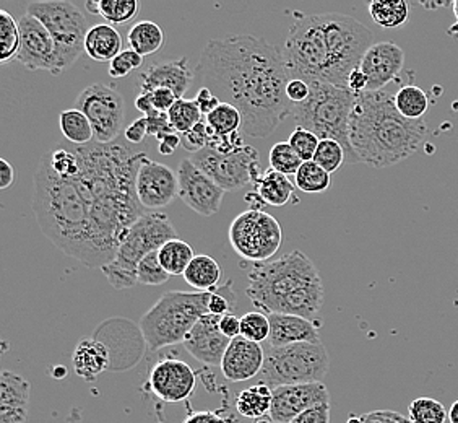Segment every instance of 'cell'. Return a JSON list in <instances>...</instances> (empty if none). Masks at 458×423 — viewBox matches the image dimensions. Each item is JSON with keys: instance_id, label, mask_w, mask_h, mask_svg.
Masks as SVG:
<instances>
[{"instance_id": "61", "label": "cell", "mask_w": 458, "mask_h": 423, "mask_svg": "<svg viewBox=\"0 0 458 423\" xmlns=\"http://www.w3.org/2000/svg\"><path fill=\"white\" fill-rule=\"evenodd\" d=\"M85 7H87L91 15H99V0H89L85 4Z\"/></svg>"}, {"instance_id": "15", "label": "cell", "mask_w": 458, "mask_h": 423, "mask_svg": "<svg viewBox=\"0 0 458 423\" xmlns=\"http://www.w3.org/2000/svg\"><path fill=\"white\" fill-rule=\"evenodd\" d=\"M197 375L189 363L177 358H165L151 367L148 389L151 394L166 402L181 404L194 394Z\"/></svg>"}, {"instance_id": "7", "label": "cell", "mask_w": 458, "mask_h": 423, "mask_svg": "<svg viewBox=\"0 0 458 423\" xmlns=\"http://www.w3.org/2000/svg\"><path fill=\"white\" fill-rule=\"evenodd\" d=\"M216 290V289H215ZM213 291H166L140 319V331L150 352L184 344L200 317L208 315Z\"/></svg>"}, {"instance_id": "62", "label": "cell", "mask_w": 458, "mask_h": 423, "mask_svg": "<svg viewBox=\"0 0 458 423\" xmlns=\"http://www.w3.org/2000/svg\"><path fill=\"white\" fill-rule=\"evenodd\" d=\"M450 423H458V401H455L449 410Z\"/></svg>"}, {"instance_id": "58", "label": "cell", "mask_w": 458, "mask_h": 423, "mask_svg": "<svg viewBox=\"0 0 458 423\" xmlns=\"http://www.w3.org/2000/svg\"><path fill=\"white\" fill-rule=\"evenodd\" d=\"M346 89L352 90L354 95L368 91V79H366V75L362 73V71L360 69V67H358V69H354V71L352 72V75L348 77Z\"/></svg>"}, {"instance_id": "11", "label": "cell", "mask_w": 458, "mask_h": 423, "mask_svg": "<svg viewBox=\"0 0 458 423\" xmlns=\"http://www.w3.org/2000/svg\"><path fill=\"white\" fill-rule=\"evenodd\" d=\"M228 238L238 256L254 264L267 263L282 246V225L268 212L247 209L231 221Z\"/></svg>"}, {"instance_id": "42", "label": "cell", "mask_w": 458, "mask_h": 423, "mask_svg": "<svg viewBox=\"0 0 458 423\" xmlns=\"http://www.w3.org/2000/svg\"><path fill=\"white\" fill-rule=\"evenodd\" d=\"M241 335L257 344H262L270 337V319L262 311L246 313L241 317Z\"/></svg>"}, {"instance_id": "31", "label": "cell", "mask_w": 458, "mask_h": 423, "mask_svg": "<svg viewBox=\"0 0 458 423\" xmlns=\"http://www.w3.org/2000/svg\"><path fill=\"white\" fill-rule=\"evenodd\" d=\"M368 9L374 23L384 30L403 27L410 18L405 0H374Z\"/></svg>"}, {"instance_id": "22", "label": "cell", "mask_w": 458, "mask_h": 423, "mask_svg": "<svg viewBox=\"0 0 458 423\" xmlns=\"http://www.w3.org/2000/svg\"><path fill=\"white\" fill-rule=\"evenodd\" d=\"M194 80V71L189 67L187 57H181L176 61L151 64L140 75V89L143 93L158 89L171 90L177 99H181L192 87Z\"/></svg>"}, {"instance_id": "8", "label": "cell", "mask_w": 458, "mask_h": 423, "mask_svg": "<svg viewBox=\"0 0 458 423\" xmlns=\"http://www.w3.org/2000/svg\"><path fill=\"white\" fill-rule=\"evenodd\" d=\"M174 238H177L176 229L166 213H143L127 231L113 263L105 265L101 271L115 290L132 289L135 283H139L137 269L141 259Z\"/></svg>"}, {"instance_id": "13", "label": "cell", "mask_w": 458, "mask_h": 423, "mask_svg": "<svg viewBox=\"0 0 458 423\" xmlns=\"http://www.w3.org/2000/svg\"><path fill=\"white\" fill-rule=\"evenodd\" d=\"M75 108L89 117L97 143H113L119 137L123 131L125 103L114 87L105 83L89 85L80 93Z\"/></svg>"}, {"instance_id": "14", "label": "cell", "mask_w": 458, "mask_h": 423, "mask_svg": "<svg viewBox=\"0 0 458 423\" xmlns=\"http://www.w3.org/2000/svg\"><path fill=\"white\" fill-rule=\"evenodd\" d=\"M179 199L202 217H212L218 213L225 197V189L207 177L200 168L195 167L192 160H182L177 168Z\"/></svg>"}, {"instance_id": "55", "label": "cell", "mask_w": 458, "mask_h": 423, "mask_svg": "<svg viewBox=\"0 0 458 423\" xmlns=\"http://www.w3.org/2000/svg\"><path fill=\"white\" fill-rule=\"evenodd\" d=\"M220 331L228 337L229 341L236 339L241 335V317L236 316L234 313L221 316Z\"/></svg>"}, {"instance_id": "19", "label": "cell", "mask_w": 458, "mask_h": 423, "mask_svg": "<svg viewBox=\"0 0 458 423\" xmlns=\"http://www.w3.org/2000/svg\"><path fill=\"white\" fill-rule=\"evenodd\" d=\"M403 65L405 53L400 46L390 41L374 43L360 64V69L368 79V91H382L402 73Z\"/></svg>"}, {"instance_id": "6", "label": "cell", "mask_w": 458, "mask_h": 423, "mask_svg": "<svg viewBox=\"0 0 458 423\" xmlns=\"http://www.w3.org/2000/svg\"><path fill=\"white\" fill-rule=\"evenodd\" d=\"M310 95L301 105L293 108V121L296 127H304L316 134L320 141H336L344 151L346 161L356 163L350 145V117L356 95L346 87L312 82Z\"/></svg>"}, {"instance_id": "5", "label": "cell", "mask_w": 458, "mask_h": 423, "mask_svg": "<svg viewBox=\"0 0 458 423\" xmlns=\"http://www.w3.org/2000/svg\"><path fill=\"white\" fill-rule=\"evenodd\" d=\"M246 295L262 313L312 317L324 305V282L318 267L302 251L252 265Z\"/></svg>"}, {"instance_id": "46", "label": "cell", "mask_w": 458, "mask_h": 423, "mask_svg": "<svg viewBox=\"0 0 458 423\" xmlns=\"http://www.w3.org/2000/svg\"><path fill=\"white\" fill-rule=\"evenodd\" d=\"M236 303H238V297L233 289V281H228L223 287L213 290L212 298L208 303V313L216 316L231 315L236 308Z\"/></svg>"}, {"instance_id": "51", "label": "cell", "mask_w": 458, "mask_h": 423, "mask_svg": "<svg viewBox=\"0 0 458 423\" xmlns=\"http://www.w3.org/2000/svg\"><path fill=\"white\" fill-rule=\"evenodd\" d=\"M291 423H330V404L312 407L298 415Z\"/></svg>"}, {"instance_id": "59", "label": "cell", "mask_w": 458, "mask_h": 423, "mask_svg": "<svg viewBox=\"0 0 458 423\" xmlns=\"http://www.w3.org/2000/svg\"><path fill=\"white\" fill-rule=\"evenodd\" d=\"M15 168L5 159L0 160V189H7L13 185Z\"/></svg>"}, {"instance_id": "64", "label": "cell", "mask_w": 458, "mask_h": 423, "mask_svg": "<svg viewBox=\"0 0 458 423\" xmlns=\"http://www.w3.org/2000/svg\"><path fill=\"white\" fill-rule=\"evenodd\" d=\"M256 423H275L270 417H264V419H259Z\"/></svg>"}, {"instance_id": "47", "label": "cell", "mask_w": 458, "mask_h": 423, "mask_svg": "<svg viewBox=\"0 0 458 423\" xmlns=\"http://www.w3.org/2000/svg\"><path fill=\"white\" fill-rule=\"evenodd\" d=\"M141 65H143V57L129 47V49H123V53L109 64V75L113 79H123L131 72L140 69Z\"/></svg>"}, {"instance_id": "44", "label": "cell", "mask_w": 458, "mask_h": 423, "mask_svg": "<svg viewBox=\"0 0 458 423\" xmlns=\"http://www.w3.org/2000/svg\"><path fill=\"white\" fill-rule=\"evenodd\" d=\"M314 161L332 175L346 161V151L336 141H320Z\"/></svg>"}, {"instance_id": "17", "label": "cell", "mask_w": 458, "mask_h": 423, "mask_svg": "<svg viewBox=\"0 0 458 423\" xmlns=\"http://www.w3.org/2000/svg\"><path fill=\"white\" fill-rule=\"evenodd\" d=\"M135 189L141 207L163 209L179 197L177 173L163 163L145 159L137 173Z\"/></svg>"}, {"instance_id": "50", "label": "cell", "mask_w": 458, "mask_h": 423, "mask_svg": "<svg viewBox=\"0 0 458 423\" xmlns=\"http://www.w3.org/2000/svg\"><path fill=\"white\" fill-rule=\"evenodd\" d=\"M310 95V85L304 80H288L286 85V97L290 99L291 105H301L308 99Z\"/></svg>"}, {"instance_id": "21", "label": "cell", "mask_w": 458, "mask_h": 423, "mask_svg": "<svg viewBox=\"0 0 458 423\" xmlns=\"http://www.w3.org/2000/svg\"><path fill=\"white\" fill-rule=\"evenodd\" d=\"M265 352L262 345L247 341L242 335L231 341L221 362L223 376L233 383L256 378L264 368Z\"/></svg>"}, {"instance_id": "18", "label": "cell", "mask_w": 458, "mask_h": 423, "mask_svg": "<svg viewBox=\"0 0 458 423\" xmlns=\"http://www.w3.org/2000/svg\"><path fill=\"white\" fill-rule=\"evenodd\" d=\"M322 404H330V394L324 383L280 386L274 389V404L268 417L275 423H291L298 415Z\"/></svg>"}, {"instance_id": "3", "label": "cell", "mask_w": 458, "mask_h": 423, "mask_svg": "<svg viewBox=\"0 0 458 423\" xmlns=\"http://www.w3.org/2000/svg\"><path fill=\"white\" fill-rule=\"evenodd\" d=\"M372 39L368 27L350 15L294 12L282 53L288 79L346 87Z\"/></svg>"}, {"instance_id": "38", "label": "cell", "mask_w": 458, "mask_h": 423, "mask_svg": "<svg viewBox=\"0 0 458 423\" xmlns=\"http://www.w3.org/2000/svg\"><path fill=\"white\" fill-rule=\"evenodd\" d=\"M202 111L195 103V99H187V98L177 99L168 113L169 123L181 135L192 131L197 124L202 123Z\"/></svg>"}, {"instance_id": "33", "label": "cell", "mask_w": 458, "mask_h": 423, "mask_svg": "<svg viewBox=\"0 0 458 423\" xmlns=\"http://www.w3.org/2000/svg\"><path fill=\"white\" fill-rule=\"evenodd\" d=\"M158 257L163 269L171 277H177V275L184 277L185 271L194 261L195 255L194 249L191 247L189 243H185L182 239L174 238L159 247Z\"/></svg>"}, {"instance_id": "9", "label": "cell", "mask_w": 458, "mask_h": 423, "mask_svg": "<svg viewBox=\"0 0 458 423\" xmlns=\"http://www.w3.org/2000/svg\"><path fill=\"white\" fill-rule=\"evenodd\" d=\"M330 368V358L322 342H301L270 347L265 355L260 383L270 388L322 383Z\"/></svg>"}, {"instance_id": "28", "label": "cell", "mask_w": 458, "mask_h": 423, "mask_svg": "<svg viewBox=\"0 0 458 423\" xmlns=\"http://www.w3.org/2000/svg\"><path fill=\"white\" fill-rule=\"evenodd\" d=\"M274 404V389L264 383H257L239 393L236 399V410L241 417L259 420L270 415Z\"/></svg>"}, {"instance_id": "48", "label": "cell", "mask_w": 458, "mask_h": 423, "mask_svg": "<svg viewBox=\"0 0 458 423\" xmlns=\"http://www.w3.org/2000/svg\"><path fill=\"white\" fill-rule=\"evenodd\" d=\"M181 137H182V147L194 155L210 145V131H208L207 123H203V121L197 124L192 131H189Z\"/></svg>"}, {"instance_id": "52", "label": "cell", "mask_w": 458, "mask_h": 423, "mask_svg": "<svg viewBox=\"0 0 458 423\" xmlns=\"http://www.w3.org/2000/svg\"><path fill=\"white\" fill-rule=\"evenodd\" d=\"M125 139L131 143H141L145 141V137L148 135V121L145 116L139 117L137 121H133L125 131H123Z\"/></svg>"}, {"instance_id": "56", "label": "cell", "mask_w": 458, "mask_h": 423, "mask_svg": "<svg viewBox=\"0 0 458 423\" xmlns=\"http://www.w3.org/2000/svg\"><path fill=\"white\" fill-rule=\"evenodd\" d=\"M179 145H182V137H181V134H169V135L163 137V139L159 141L158 151L161 155L169 157V155H173V153L177 151V147H179Z\"/></svg>"}, {"instance_id": "49", "label": "cell", "mask_w": 458, "mask_h": 423, "mask_svg": "<svg viewBox=\"0 0 458 423\" xmlns=\"http://www.w3.org/2000/svg\"><path fill=\"white\" fill-rule=\"evenodd\" d=\"M148 121V135L155 137L157 141H161L169 134L176 133L173 125L169 123L168 113H159V111H151L150 115L145 116Z\"/></svg>"}, {"instance_id": "32", "label": "cell", "mask_w": 458, "mask_h": 423, "mask_svg": "<svg viewBox=\"0 0 458 423\" xmlns=\"http://www.w3.org/2000/svg\"><path fill=\"white\" fill-rule=\"evenodd\" d=\"M59 125L65 141L71 142L73 145L85 147L89 142L95 141L93 125L89 123V117L77 108L62 111L59 116Z\"/></svg>"}, {"instance_id": "25", "label": "cell", "mask_w": 458, "mask_h": 423, "mask_svg": "<svg viewBox=\"0 0 458 423\" xmlns=\"http://www.w3.org/2000/svg\"><path fill=\"white\" fill-rule=\"evenodd\" d=\"M73 371L85 381H93L103 375L111 365V352L105 342L85 337L81 339L72 355Z\"/></svg>"}, {"instance_id": "41", "label": "cell", "mask_w": 458, "mask_h": 423, "mask_svg": "<svg viewBox=\"0 0 458 423\" xmlns=\"http://www.w3.org/2000/svg\"><path fill=\"white\" fill-rule=\"evenodd\" d=\"M140 10L137 0H99V17L105 18L109 25H121L131 22Z\"/></svg>"}, {"instance_id": "1", "label": "cell", "mask_w": 458, "mask_h": 423, "mask_svg": "<svg viewBox=\"0 0 458 423\" xmlns=\"http://www.w3.org/2000/svg\"><path fill=\"white\" fill-rule=\"evenodd\" d=\"M80 171L59 177L39 161L33 212L46 238L89 269L111 264L127 231L143 215L137 173L145 151L119 142L75 145Z\"/></svg>"}, {"instance_id": "10", "label": "cell", "mask_w": 458, "mask_h": 423, "mask_svg": "<svg viewBox=\"0 0 458 423\" xmlns=\"http://www.w3.org/2000/svg\"><path fill=\"white\" fill-rule=\"evenodd\" d=\"M27 13L38 18L53 36L55 45V77L69 71L85 53V38L89 35L87 18L71 2H33Z\"/></svg>"}, {"instance_id": "37", "label": "cell", "mask_w": 458, "mask_h": 423, "mask_svg": "<svg viewBox=\"0 0 458 423\" xmlns=\"http://www.w3.org/2000/svg\"><path fill=\"white\" fill-rule=\"evenodd\" d=\"M21 45L18 22L7 10H0V61L17 59Z\"/></svg>"}, {"instance_id": "63", "label": "cell", "mask_w": 458, "mask_h": 423, "mask_svg": "<svg viewBox=\"0 0 458 423\" xmlns=\"http://www.w3.org/2000/svg\"><path fill=\"white\" fill-rule=\"evenodd\" d=\"M452 9H454V15L457 18V27H458V0L454 2V5H452Z\"/></svg>"}, {"instance_id": "53", "label": "cell", "mask_w": 458, "mask_h": 423, "mask_svg": "<svg viewBox=\"0 0 458 423\" xmlns=\"http://www.w3.org/2000/svg\"><path fill=\"white\" fill-rule=\"evenodd\" d=\"M153 98V106L159 113H169V109L174 106L177 101L176 95L171 90L158 89L151 91Z\"/></svg>"}, {"instance_id": "27", "label": "cell", "mask_w": 458, "mask_h": 423, "mask_svg": "<svg viewBox=\"0 0 458 423\" xmlns=\"http://www.w3.org/2000/svg\"><path fill=\"white\" fill-rule=\"evenodd\" d=\"M254 187H256L254 193L260 197L262 203L272 205V207H284L286 203H291L296 191V185L291 183L290 177L282 175L272 168L265 171Z\"/></svg>"}, {"instance_id": "20", "label": "cell", "mask_w": 458, "mask_h": 423, "mask_svg": "<svg viewBox=\"0 0 458 423\" xmlns=\"http://www.w3.org/2000/svg\"><path fill=\"white\" fill-rule=\"evenodd\" d=\"M220 319L221 316L216 315H205L197 321L184 341L185 350L195 360L208 367H221L223 357L231 344L228 337L220 331Z\"/></svg>"}, {"instance_id": "2", "label": "cell", "mask_w": 458, "mask_h": 423, "mask_svg": "<svg viewBox=\"0 0 458 423\" xmlns=\"http://www.w3.org/2000/svg\"><path fill=\"white\" fill-rule=\"evenodd\" d=\"M194 83L242 116V133L264 139L293 115L286 97L288 73L283 54L252 35L210 39L194 71Z\"/></svg>"}, {"instance_id": "39", "label": "cell", "mask_w": 458, "mask_h": 423, "mask_svg": "<svg viewBox=\"0 0 458 423\" xmlns=\"http://www.w3.org/2000/svg\"><path fill=\"white\" fill-rule=\"evenodd\" d=\"M408 419L411 423H445L449 412L432 397H418L408 407Z\"/></svg>"}, {"instance_id": "43", "label": "cell", "mask_w": 458, "mask_h": 423, "mask_svg": "<svg viewBox=\"0 0 458 423\" xmlns=\"http://www.w3.org/2000/svg\"><path fill=\"white\" fill-rule=\"evenodd\" d=\"M158 251H153L141 259L139 269H137V282L141 285L157 287V285L168 282L171 275L163 269V265L159 263Z\"/></svg>"}, {"instance_id": "29", "label": "cell", "mask_w": 458, "mask_h": 423, "mask_svg": "<svg viewBox=\"0 0 458 423\" xmlns=\"http://www.w3.org/2000/svg\"><path fill=\"white\" fill-rule=\"evenodd\" d=\"M221 277L223 267L212 256L207 255L195 256L184 273L185 282L195 291H213L218 289Z\"/></svg>"}, {"instance_id": "12", "label": "cell", "mask_w": 458, "mask_h": 423, "mask_svg": "<svg viewBox=\"0 0 458 423\" xmlns=\"http://www.w3.org/2000/svg\"><path fill=\"white\" fill-rule=\"evenodd\" d=\"M191 160L225 191H238L244 186L256 185L264 175L260 171L259 151L247 143L231 153H220L207 147Z\"/></svg>"}, {"instance_id": "57", "label": "cell", "mask_w": 458, "mask_h": 423, "mask_svg": "<svg viewBox=\"0 0 458 423\" xmlns=\"http://www.w3.org/2000/svg\"><path fill=\"white\" fill-rule=\"evenodd\" d=\"M182 423H228L218 412L212 410H199L194 414L187 415Z\"/></svg>"}, {"instance_id": "23", "label": "cell", "mask_w": 458, "mask_h": 423, "mask_svg": "<svg viewBox=\"0 0 458 423\" xmlns=\"http://www.w3.org/2000/svg\"><path fill=\"white\" fill-rule=\"evenodd\" d=\"M31 386L27 378L12 371L0 376V423H25Z\"/></svg>"}, {"instance_id": "16", "label": "cell", "mask_w": 458, "mask_h": 423, "mask_svg": "<svg viewBox=\"0 0 458 423\" xmlns=\"http://www.w3.org/2000/svg\"><path fill=\"white\" fill-rule=\"evenodd\" d=\"M18 27L21 45L17 61L27 71H46L55 75V45L49 30L30 13L18 20Z\"/></svg>"}, {"instance_id": "34", "label": "cell", "mask_w": 458, "mask_h": 423, "mask_svg": "<svg viewBox=\"0 0 458 423\" xmlns=\"http://www.w3.org/2000/svg\"><path fill=\"white\" fill-rule=\"evenodd\" d=\"M394 103L398 109V113L410 119V121H420L426 115L429 108V98L426 91L416 85H405L398 89L397 93L394 95Z\"/></svg>"}, {"instance_id": "54", "label": "cell", "mask_w": 458, "mask_h": 423, "mask_svg": "<svg viewBox=\"0 0 458 423\" xmlns=\"http://www.w3.org/2000/svg\"><path fill=\"white\" fill-rule=\"evenodd\" d=\"M195 103L200 108L203 116H208L213 113L218 106L221 105L220 99L213 95L208 89H199L197 97L194 98Z\"/></svg>"}, {"instance_id": "26", "label": "cell", "mask_w": 458, "mask_h": 423, "mask_svg": "<svg viewBox=\"0 0 458 423\" xmlns=\"http://www.w3.org/2000/svg\"><path fill=\"white\" fill-rule=\"evenodd\" d=\"M123 36L109 23H99L89 28L85 38V54L91 61H114L123 53Z\"/></svg>"}, {"instance_id": "60", "label": "cell", "mask_w": 458, "mask_h": 423, "mask_svg": "<svg viewBox=\"0 0 458 423\" xmlns=\"http://www.w3.org/2000/svg\"><path fill=\"white\" fill-rule=\"evenodd\" d=\"M135 108L140 111L141 115H150L151 111H157L155 106H153V98L150 93H143L140 91V95L135 98Z\"/></svg>"}, {"instance_id": "4", "label": "cell", "mask_w": 458, "mask_h": 423, "mask_svg": "<svg viewBox=\"0 0 458 423\" xmlns=\"http://www.w3.org/2000/svg\"><path fill=\"white\" fill-rule=\"evenodd\" d=\"M428 134L424 119L410 121L400 115L386 90L356 95L348 134L356 163L377 169L397 165L420 151Z\"/></svg>"}, {"instance_id": "45", "label": "cell", "mask_w": 458, "mask_h": 423, "mask_svg": "<svg viewBox=\"0 0 458 423\" xmlns=\"http://www.w3.org/2000/svg\"><path fill=\"white\" fill-rule=\"evenodd\" d=\"M288 143L300 155V159L302 161H312L314 157H316L320 139H318L316 134L310 133V131L304 129V127H296L293 134H291Z\"/></svg>"}, {"instance_id": "24", "label": "cell", "mask_w": 458, "mask_h": 423, "mask_svg": "<svg viewBox=\"0 0 458 423\" xmlns=\"http://www.w3.org/2000/svg\"><path fill=\"white\" fill-rule=\"evenodd\" d=\"M270 319V347H286V345L301 344V342H322L318 335V326L308 317L296 315L272 313Z\"/></svg>"}, {"instance_id": "30", "label": "cell", "mask_w": 458, "mask_h": 423, "mask_svg": "<svg viewBox=\"0 0 458 423\" xmlns=\"http://www.w3.org/2000/svg\"><path fill=\"white\" fill-rule=\"evenodd\" d=\"M127 41L131 49L140 54L141 57L158 53L165 43V35L158 23L150 20L137 22L127 33Z\"/></svg>"}, {"instance_id": "35", "label": "cell", "mask_w": 458, "mask_h": 423, "mask_svg": "<svg viewBox=\"0 0 458 423\" xmlns=\"http://www.w3.org/2000/svg\"><path fill=\"white\" fill-rule=\"evenodd\" d=\"M207 125L210 135L229 137L242 131V116L234 106L221 103L213 113L207 116Z\"/></svg>"}, {"instance_id": "40", "label": "cell", "mask_w": 458, "mask_h": 423, "mask_svg": "<svg viewBox=\"0 0 458 423\" xmlns=\"http://www.w3.org/2000/svg\"><path fill=\"white\" fill-rule=\"evenodd\" d=\"M268 161H270L272 169L282 173V175H286V177H291V175L296 177L301 165L304 163L288 142L275 143L268 153Z\"/></svg>"}, {"instance_id": "36", "label": "cell", "mask_w": 458, "mask_h": 423, "mask_svg": "<svg viewBox=\"0 0 458 423\" xmlns=\"http://www.w3.org/2000/svg\"><path fill=\"white\" fill-rule=\"evenodd\" d=\"M294 177H296L294 179L296 187L302 193H308V194L326 193L327 189L332 185L330 173H327L324 168L318 167L314 160L304 161Z\"/></svg>"}]
</instances>
